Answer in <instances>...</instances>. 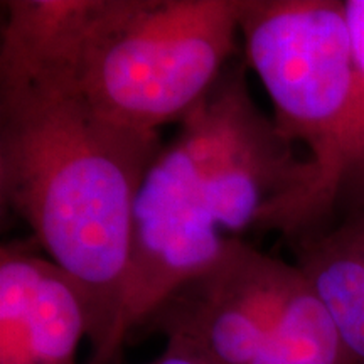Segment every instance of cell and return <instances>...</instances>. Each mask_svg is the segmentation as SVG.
<instances>
[{
  "label": "cell",
  "mask_w": 364,
  "mask_h": 364,
  "mask_svg": "<svg viewBox=\"0 0 364 364\" xmlns=\"http://www.w3.org/2000/svg\"><path fill=\"white\" fill-rule=\"evenodd\" d=\"M159 132L100 117L51 68L0 49V201L80 290L90 359L118 364L134 206Z\"/></svg>",
  "instance_id": "cell-1"
},
{
  "label": "cell",
  "mask_w": 364,
  "mask_h": 364,
  "mask_svg": "<svg viewBox=\"0 0 364 364\" xmlns=\"http://www.w3.org/2000/svg\"><path fill=\"white\" fill-rule=\"evenodd\" d=\"M235 58L179 122L149 167L134 206L120 351L182 284L211 267L231 238L275 231L316 172L262 113Z\"/></svg>",
  "instance_id": "cell-2"
},
{
  "label": "cell",
  "mask_w": 364,
  "mask_h": 364,
  "mask_svg": "<svg viewBox=\"0 0 364 364\" xmlns=\"http://www.w3.org/2000/svg\"><path fill=\"white\" fill-rule=\"evenodd\" d=\"M245 0H4L0 48L51 68L127 129L159 132L216 85Z\"/></svg>",
  "instance_id": "cell-3"
},
{
  "label": "cell",
  "mask_w": 364,
  "mask_h": 364,
  "mask_svg": "<svg viewBox=\"0 0 364 364\" xmlns=\"http://www.w3.org/2000/svg\"><path fill=\"white\" fill-rule=\"evenodd\" d=\"M241 49L275 110L277 129L304 144L316 172L284 231L289 241L331 225V199L353 90V43L341 0H245Z\"/></svg>",
  "instance_id": "cell-4"
},
{
  "label": "cell",
  "mask_w": 364,
  "mask_h": 364,
  "mask_svg": "<svg viewBox=\"0 0 364 364\" xmlns=\"http://www.w3.org/2000/svg\"><path fill=\"white\" fill-rule=\"evenodd\" d=\"M304 279L295 263L231 238L221 257L174 290L140 331L182 341L216 364H255Z\"/></svg>",
  "instance_id": "cell-5"
},
{
  "label": "cell",
  "mask_w": 364,
  "mask_h": 364,
  "mask_svg": "<svg viewBox=\"0 0 364 364\" xmlns=\"http://www.w3.org/2000/svg\"><path fill=\"white\" fill-rule=\"evenodd\" d=\"M36 241L0 250V364H76L88 338L80 290Z\"/></svg>",
  "instance_id": "cell-6"
},
{
  "label": "cell",
  "mask_w": 364,
  "mask_h": 364,
  "mask_svg": "<svg viewBox=\"0 0 364 364\" xmlns=\"http://www.w3.org/2000/svg\"><path fill=\"white\" fill-rule=\"evenodd\" d=\"M324 302L353 364H364V213L287 241Z\"/></svg>",
  "instance_id": "cell-7"
},
{
  "label": "cell",
  "mask_w": 364,
  "mask_h": 364,
  "mask_svg": "<svg viewBox=\"0 0 364 364\" xmlns=\"http://www.w3.org/2000/svg\"><path fill=\"white\" fill-rule=\"evenodd\" d=\"M344 9L351 33L354 76L331 199V225L364 213V0H344Z\"/></svg>",
  "instance_id": "cell-8"
},
{
  "label": "cell",
  "mask_w": 364,
  "mask_h": 364,
  "mask_svg": "<svg viewBox=\"0 0 364 364\" xmlns=\"http://www.w3.org/2000/svg\"><path fill=\"white\" fill-rule=\"evenodd\" d=\"M166 349L161 356L147 364H216L211 359L194 349L193 346L182 343L177 339H166Z\"/></svg>",
  "instance_id": "cell-9"
}]
</instances>
